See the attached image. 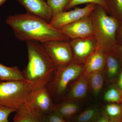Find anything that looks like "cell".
Instances as JSON below:
<instances>
[{
    "label": "cell",
    "mask_w": 122,
    "mask_h": 122,
    "mask_svg": "<svg viewBox=\"0 0 122 122\" xmlns=\"http://www.w3.org/2000/svg\"><path fill=\"white\" fill-rule=\"evenodd\" d=\"M102 72H94L89 75V84L95 95L99 93L103 86L104 81Z\"/></svg>",
    "instance_id": "cell-21"
},
{
    "label": "cell",
    "mask_w": 122,
    "mask_h": 122,
    "mask_svg": "<svg viewBox=\"0 0 122 122\" xmlns=\"http://www.w3.org/2000/svg\"><path fill=\"white\" fill-rule=\"evenodd\" d=\"M122 96V93L118 88L112 87L105 93L104 99L107 102L119 103L121 102Z\"/></svg>",
    "instance_id": "cell-24"
},
{
    "label": "cell",
    "mask_w": 122,
    "mask_h": 122,
    "mask_svg": "<svg viewBox=\"0 0 122 122\" xmlns=\"http://www.w3.org/2000/svg\"><path fill=\"white\" fill-rule=\"evenodd\" d=\"M96 6L94 4H88L81 8H75L72 10L63 11L53 16L49 23L54 28L59 30L89 16Z\"/></svg>",
    "instance_id": "cell-7"
},
{
    "label": "cell",
    "mask_w": 122,
    "mask_h": 122,
    "mask_svg": "<svg viewBox=\"0 0 122 122\" xmlns=\"http://www.w3.org/2000/svg\"><path fill=\"white\" fill-rule=\"evenodd\" d=\"M48 122H69L54 111L47 115Z\"/></svg>",
    "instance_id": "cell-26"
},
{
    "label": "cell",
    "mask_w": 122,
    "mask_h": 122,
    "mask_svg": "<svg viewBox=\"0 0 122 122\" xmlns=\"http://www.w3.org/2000/svg\"><path fill=\"white\" fill-rule=\"evenodd\" d=\"M70 44L73 54L72 61L82 65L97 48L94 37L70 40Z\"/></svg>",
    "instance_id": "cell-8"
},
{
    "label": "cell",
    "mask_w": 122,
    "mask_h": 122,
    "mask_svg": "<svg viewBox=\"0 0 122 122\" xmlns=\"http://www.w3.org/2000/svg\"><path fill=\"white\" fill-rule=\"evenodd\" d=\"M107 13L117 20H122V0H107Z\"/></svg>",
    "instance_id": "cell-20"
},
{
    "label": "cell",
    "mask_w": 122,
    "mask_h": 122,
    "mask_svg": "<svg viewBox=\"0 0 122 122\" xmlns=\"http://www.w3.org/2000/svg\"><path fill=\"white\" fill-rule=\"evenodd\" d=\"M41 44L57 68L68 65L73 61L70 41H51Z\"/></svg>",
    "instance_id": "cell-6"
},
{
    "label": "cell",
    "mask_w": 122,
    "mask_h": 122,
    "mask_svg": "<svg viewBox=\"0 0 122 122\" xmlns=\"http://www.w3.org/2000/svg\"><path fill=\"white\" fill-rule=\"evenodd\" d=\"M115 54L122 63V46L118 45L113 52Z\"/></svg>",
    "instance_id": "cell-29"
},
{
    "label": "cell",
    "mask_w": 122,
    "mask_h": 122,
    "mask_svg": "<svg viewBox=\"0 0 122 122\" xmlns=\"http://www.w3.org/2000/svg\"><path fill=\"white\" fill-rule=\"evenodd\" d=\"M120 103H121V105H122V99H121V102H120Z\"/></svg>",
    "instance_id": "cell-32"
},
{
    "label": "cell",
    "mask_w": 122,
    "mask_h": 122,
    "mask_svg": "<svg viewBox=\"0 0 122 122\" xmlns=\"http://www.w3.org/2000/svg\"><path fill=\"white\" fill-rule=\"evenodd\" d=\"M101 113L97 108L90 107L75 116L72 122H95Z\"/></svg>",
    "instance_id": "cell-17"
},
{
    "label": "cell",
    "mask_w": 122,
    "mask_h": 122,
    "mask_svg": "<svg viewBox=\"0 0 122 122\" xmlns=\"http://www.w3.org/2000/svg\"><path fill=\"white\" fill-rule=\"evenodd\" d=\"M79 109L78 105L74 102L66 101L60 105H55L53 111L66 121L69 122L71 119L73 118L76 115Z\"/></svg>",
    "instance_id": "cell-15"
},
{
    "label": "cell",
    "mask_w": 122,
    "mask_h": 122,
    "mask_svg": "<svg viewBox=\"0 0 122 122\" xmlns=\"http://www.w3.org/2000/svg\"><path fill=\"white\" fill-rule=\"evenodd\" d=\"M90 16L97 48L105 53L112 52L118 46L116 35L119 21L98 5H96Z\"/></svg>",
    "instance_id": "cell-3"
},
{
    "label": "cell",
    "mask_w": 122,
    "mask_h": 122,
    "mask_svg": "<svg viewBox=\"0 0 122 122\" xmlns=\"http://www.w3.org/2000/svg\"><path fill=\"white\" fill-rule=\"evenodd\" d=\"M111 122H120L122 120V105L112 103L106 106L103 111Z\"/></svg>",
    "instance_id": "cell-19"
},
{
    "label": "cell",
    "mask_w": 122,
    "mask_h": 122,
    "mask_svg": "<svg viewBox=\"0 0 122 122\" xmlns=\"http://www.w3.org/2000/svg\"><path fill=\"white\" fill-rule=\"evenodd\" d=\"M70 0H47V3L50 7L53 17L64 11Z\"/></svg>",
    "instance_id": "cell-23"
},
{
    "label": "cell",
    "mask_w": 122,
    "mask_h": 122,
    "mask_svg": "<svg viewBox=\"0 0 122 122\" xmlns=\"http://www.w3.org/2000/svg\"><path fill=\"white\" fill-rule=\"evenodd\" d=\"M116 39L118 45L122 46V20L119 22V26L116 33Z\"/></svg>",
    "instance_id": "cell-27"
},
{
    "label": "cell",
    "mask_w": 122,
    "mask_h": 122,
    "mask_svg": "<svg viewBox=\"0 0 122 122\" xmlns=\"http://www.w3.org/2000/svg\"><path fill=\"white\" fill-rule=\"evenodd\" d=\"M16 111V109L0 105V122H9V116L11 113Z\"/></svg>",
    "instance_id": "cell-25"
},
{
    "label": "cell",
    "mask_w": 122,
    "mask_h": 122,
    "mask_svg": "<svg viewBox=\"0 0 122 122\" xmlns=\"http://www.w3.org/2000/svg\"><path fill=\"white\" fill-rule=\"evenodd\" d=\"M118 88L122 94V68L118 81Z\"/></svg>",
    "instance_id": "cell-30"
},
{
    "label": "cell",
    "mask_w": 122,
    "mask_h": 122,
    "mask_svg": "<svg viewBox=\"0 0 122 122\" xmlns=\"http://www.w3.org/2000/svg\"><path fill=\"white\" fill-rule=\"evenodd\" d=\"M16 112L14 122H48L47 115L28 102L22 104Z\"/></svg>",
    "instance_id": "cell-11"
},
{
    "label": "cell",
    "mask_w": 122,
    "mask_h": 122,
    "mask_svg": "<svg viewBox=\"0 0 122 122\" xmlns=\"http://www.w3.org/2000/svg\"><path fill=\"white\" fill-rule=\"evenodd\" d=\"M83 70V65L73 61L68 65L57 68L47 86L51 96L56 98L63 96L70 83L78 78Z\"/></svg>",
    "instance_id": "cell-5"
},
{
    "label": "cell",
    "mask_w": 122,
    "mask_h": 122,
    "mask_svg": "<svg viewBox=\"0 0 122 122\" xmlns=\"http://www.w3.org/2000/svg\"><path fill=\"white\" fill-rule=\"evenodd\" d=\"M122 122V121H121V122Z\"/></svg>",
    "instance_id": "cell-33"
},
{
    "label": "cell",
    "mask_w": 122,
    "mask_h": 122,
    "mask_svg": "<svg viewBox=\"0 0 122 122\" xmlns=\"http://www.w3.org/2000/svg\"><path fill=\"white\" fill-rule=\"evenodd\" d=\"M59 30L70 40L94 37L93 27L90 15L63 26Z\"/></svg>",
    "instance_id": "cell-9"
},
{
    "label": "cell",
    "mask_w": 122,
    "mask_h": 122,
    "mask_svg": "<svg viewBox=\"0 0 122 122\" xmlns=\"http://www.w3.org/2000/svg\"><path fill=\"white\" fill-rule=\"evenodd\" d=\"M106 53L97 48L84 62L83 72L89 75L94 72L102 71L106 67Z\"/></svg>",
    "instance_id": "cell-14"
},
{
    "label": "cell",
    "mask_w": 122,
    "mask_h": 122,
    "mask_svg": "<svg viewBox=\"0 0 122 122\" xmlns=\"http://www.w3.org/2000/svg\"><path fill=\"white\" fill-rule=\"evenodd\" d=\"M36 88L26 81L0 82V105L18 109L28 101Z\"/></svg>",
    "instance_id": "cell-4"
},
{
    "label": "cell",
    "mask_w": 122,
    "mask_h": 122,
    "mask_svg": "<svg viewBox=\"0 0 122 122\" xmlns=\"http://www.w3.org/2000/svg\"><path fill=\"white\" fill-rule=\"evenodd\" d=\"M26 10L28 13L50 21L53 17L52 10L44 0H16Z\"/></svg>",
    "instance_id": "cell-12"
},
{
    "label": "cell",
    "mask_w": 122,
    "mask_h": 122,
    "mask_svg": "<svg viewBox=\"0 0 122 122\" xmlns=\"http://www.w3.org/2000/svg\"><path fill=\"white\" fill-rule=\"evenodd\" d=\"M7 0H0V6L2 5Z\"/></svg>",
    "instance_id": "cell-31"
},
{
    "label": "cell",
    "mask_w": 122,
    "mask_h": 122,
    "mask_svg": "<svg viewBox=\"0 0 122 122\" xmlns=\"http://www.w3.org/2000/svg\"></svg>",
    "instance_id": "cell-34"
},
{
    "label": "cell",
    "mask_w": 122,
    "mask_h": 122,
    "mask_svg": "<svg viewBox=\"0 0 122 122\" xmlns=\"http://www.w3.org/2000/svg\"><path fill=\"white\" fill-rule=\"evenodd\" d=\"M85 4H94L99 5L104 8L107 12V0H70L64 11L69 10L78 5Z\"/></svg>",
    "instance_id": "cell-22"
},
{
    "label": "cell",
    "mask_w": 122,
    "mask_h": 122,
    "mask_svg": "<svg viewBox=\"0 0 122 122\" xmlns=\"http://www.w3.org/2000/svg\"><path fill=\"white\" fill-rule=\"evenodd\" d=\"M6 23L13 30L16 37L21 41H35L41 43L70 39L47 21L28 13L10 15Z\"/></svg>",
    "instance_id": "cell-1"
},
{
    "label": "cell",
    "mask_w": 122,
    "mask_h": 122,
    "mask_svg": "<svg viewBox=\"0 0 122 122\" xmlns=\"http://www.w3.org/2000/svg\"><path fill=\"white\" fill-rule=\"evenodd\" d=\"M106 53V67L107 75L109 78H113L116 75L118 71L119 59L113 53Z\"/></svg>",
    "instance_id": "cell-18"
},
{
    "label": "cell",
    "mask_w": 122,
    "mask_h": 122,
    "mask_svg": "<svg viewBox=\"0 0 122 122\" xmlns=\"http://www.w3.org/2000/svg\"><path fill=\"white\" fill-rule=\"evenodd\" d=\"M95 122H111L104 111L102 112L97 120Z\"/></svg>",
    "instance_id": "cell-28"
},
{
    "label": "cell",
    "mask_w": 122,
    "mask_h": 122,
    "mask_svg": "<svg viewBox=\"0 0 122 122\" xmlns=\"http://www.w3.org/2000/svg\"><path fill=\"white\" fill-rule=\"evenodd\" d=\"M89 75L83 71L70 88L66 97V101L74 102L85 97L88 91Z\"/></svg>",
    "instance_id": "cell-13"
},
{
    "label": "cell",
    "mask_w": 122,
    "mask_h": 122,
    "mask_svg": "<svg viewBox=\"0 0 122 122\" xmlns=\"http://www.w3.org/2000/svg\"><path fill=\"white\" fill-rule=\"evenodd\" d=\"M26 81L23 72L17 66L8 67L0 63V81Z\"/></svg>",
    "instance_id": "cell-16"
},
{
    "label": "cell",
    "mask_w": 122,
    "mask_h": 122,
    "mask_svg": "<svg viewBox=\"0 0 122 122\" xmlns=\"http://www.w3.org/2000/svg\"><path fill=\"white\" fill-rule=\"evenodd\" d=\"M28 62L22 71L26 81L36 89L47 86L57 69L55 64L39 42L25 41Z\"/></svg>",
    "instance_id": "cell-2"
},
{
    "label": "cell",
    "mask_w": 122,
    "mask_h": 122,
    "mask_svg": "<svg viewBox=\"0 0 122 122\" xmlns=\"http://www.w3.org/2000/svg\"><path fill=\"white\" fill-rule=\"evenodd\" d=\"M26 102L30 103L46 115L53 111L55 106L47 86L34 90Z\"/></svg>",
    "instance_id": "cell-10"
}]
</instances>
